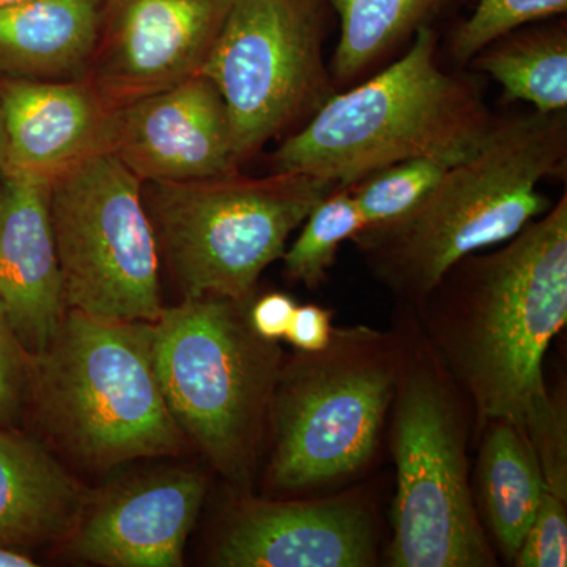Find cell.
<instances>
[{
    "mask_svg": "<svg viewBox=\"0 0 567 567\" xmlns=\"http://www.w3.org/2000/svg\"><path fill=\"white\" fill-rule=\"evenodd\" d=\"M487 256L465 257L415 308L464 391L475 435L492 420L524 425L547 398L543 363L567 322V197Z\"/></svg>",
    "mask_w": 567,
    "mask_h": 567,
    "instance_id": "obj_1",
    "label": "cell"
},
{
    "mask_svg": "<svg viewBox=\"0 0 567 567\" xmlns=\"http://www.w3.org/2000/svg\"><path fill=\"white\" fill-rule=\"evenodd\" d=\"M566 155L561 112L492 122L420 207L388 226L364 227L353 241L375 275L417 306L454 265L506 244L548 210L539 183L565 171Z\"/></svg>",
    "mask_w": 567,
    "mask_h": 567,
    "instance_id": "obj_2",
    "label": "cell"
},
{
    "mask_svg": "<svg viewBox=\"0 0 567 567\" xmlns=\"http://www.w3.org/2000/svg\"><path fill=\"white\" fill-rule=\"evenodd\" d=\"M393 330L399 368L390 413L398 491L388 566H496L470 481L472 405L412 305L404 303Z\"/></svg>",
    "mask_w": 567,
    "mask_h": 567,
    "instance_id": "obj_3",
    "label": "cell"
},
{
    "mask_svg": "<svg viewBox=\"0 0 567 567\" xmlns=\"http://www.w3.org/2000/svg\"><path fill=\"white\" fill-rule=\"evenodd\" d=\"M81 468L104 475L188 445L155 364L153 322H110L65 311L31 357L28 416Z\"/></svg>",
    "mask_w": 567,
    "mask_h": 567,
    "instance_id": "obj_4",
    "label": "cell"
},
{
    "mask_svg": "<svg viewBox=\"0 0 567 567\" xmlns=\"http://www.w3.org/2000/svg\"><path fill=\"white\" fill-rule=\"evenodd\" d=\"M436 43L424 25L399 61L333 93L275 152L274 173L350 188L391 164L480 144L492 125L486 106L472 85L440 69Z\"/></svg>",
    "mask_w": 567,
    "mask_h": 567,
    "instance_id": "obj_5",
    "label": "cell"
},
{
    "mask_svg": "<svg viewBox=\"0 0 567 567\" xmlns=\"http://www.w3.org/2000/svg\"><path fill=\"white\" fill-rule=\"evenodd\" d=\"M155 324L164 399L188 445L237 491L251 487L284 363L249 323V300L183 298Z\"/></svg>",
    "mask_w": 567,
    "mask_h": 567,
    "instance_id": "obj_6",
    "label": "cell"
},
{
    "mask_svg": "<svg viewBox=\"0 0 567 567\" xmlns=\"http://www.w3.org/2000/svg\"><path fill=\"white\" fill-rule=\"evenodd\" d=\"M398 368L394 330L365 324L334 328L324 349L284 361L268 416V487L308 494L361 472L379 446Z\"/></svg>",
    "mask_w": 567,
    "mask_h": 567,
    "instance_id": "obj_7",
    "label": "cell"
},
{
    "mask_svg": "<svg viewBox=\"0 0 567 567\" xmlns=\"http://www.w3.org/2000/svg\"><path fill=\"white\" fill-rule=\"evenodd\" d=\"M338 189L303 174L241 177L237 171L182 183H147L159 257L183 298L246 301L264 271L286 251L290 235Z\"/></svg>",
    "mask_w": 567,
    "mask_h": 567,
    "instance_id": "obj_8",
    "label": "cell"
},
{
    "mask_svg": "<svg viewBox=\"0 0 567 567\" xmlns=\"http://www.w3.org/2000/svg\"><path fill=\"white\" fill-rule=\"evenodd\" d=\"M66 311L110 322H155L163 311L159 249L144 183L107 151L50 182Z\"/></svg>",
    "mask_w": 567,
    "mask_h": 567,
    "instance_id": "obj_9",
    "label": "cell"
},
{
    "mask_svg": "<svg viewBox=\"0 0 567 567\" xmlns=\"http://www.w3.org/2000/svg\"><path fill=\"white\" fill-rule=\"evenodd\" d=\"M328 0H233L200 74L226 104L238 162L331 95L323 62Z\"/></svg>",
    "mask_w": 567,
    "mask_h": 567,
    "instance_id": "obj_10",
    "label": "cell"
},
{
    "mask_svg": "<svg viewBox=\"0 0 567 567\" xmlns=\"http://www.w3.org/2000/svg\"><path fill=\"white\" fill-rule=\"evenodd\" d=\"M233 0H106L91 82L114 110L199 74Z\"/></svg>",
    "mask_w": 567,
    "mask_h": 567,
    "instance_id": "obj_11",
    "label": "cell"
},
{
    "mask_svg": "<svg viewBox=\"0 0 567 567\" xmlns=\"http://www.w3.org/2000/svg\"><path fill=\"white\" fill-rule=\"evenodd\" d=\"M379 536L369 499L349 492L309 499L241 496L212 550L221 567H369Z\"/></svg>",
    "mask_w": 567,
    "mask_h": 567,
    "instance_id": "obj_12",
    "label": "cell"
},
{
    "mask_svg": "<svg viewBox=\"0 0 567 567\" xmlns=\"http://www.w3.org/2000/svg\"><path fill=\"white\" fill-rule=\"evenodd\" d=\"M104 151L142 183H182L237 171L233 128L204 74L111 111Z\"/></svg>",
    "mask_w": 567,
    "mask_h": 567,
    "instance_id": "obj_13",
    "label": "cell"
},
{
    "mask_svg": "<svg viewBox=\"0 0 567 567\" xmlns=\"http://www.w3.org/2000/svg\"><path fill=\"white\" fill-rule=\"evenodd\" d=\"M207 494L189 468H166L115 484L89 498L62 540L73 561L104 567H178Z\"/></svg>",
    "mask_w": 567,
    "mask_h": 567,
    "instance_id": "obj_14",
    "label": "cell"
},
{
    "mask_svg": "<svg viewBox=\"0 0 567 567\" xmlns=\"http://www.w3.org/2000/svg\"><path fill=\"white\" fill-rule=\"evenodd\" d=\"M0 300L31 357L48 346L66 311L50 182L10 169H0Z\"/></svg>",
    "mask_w": 567,
    "mask_h": 567,
    "instance_id": "obj_15",
    "label": "cell"
},
{
    "mask_svg": "<svg viewBox=\"0 0 567 567\" xmlns=\"http://www.w3.org/2000/svg\"><path fill=\"white\" fill-rule=\"evenodd\" d=\"M111 111L91 81H7L0 92L2 169L51 182L85 156L104 151Z\"/></svg>",
    "mask_w": 567,
    "mask_h": 567,
    "instance_id": "obj_16",
    "label": "cell"
},
{
    "mask_svg": "<svg viewBox=\"0 0 567 567\" xmlns=\"http://www.w3.org/2000/svg\"><path fill=\"white\" fill-rule=\"evenodd\" d=\"M89 492L40 440L0 427V547L62 543Z\"/></svg>",
    "mask_w": 567,
    "mask_h": 567,
    "instance_id": "obj_17",
    "label": "cell"
},
{
    "mask_svg": "<svg viewBox=\"0 0 567 567\" xmlns=\"http://www.w3.org/2000/svg\"><path fill=\"white\" fill-rule=\"evenodd\" d=\"M106 0H25L0 9V69L21 80H80L102 37Z\"/></svg>",
    "mask_w": 567,
    "mask_h": 567,
    "instance_id": "obj_18",
    "label": "cell"
},
{
    "mask_svg": "<svg viewBox=\"0 0 567 567\" xmlns=\"http://www.w3.org/2000/svg\"><path fill=\"white\" fill-rule=\"evenodd\" d=\"M477 435L480 516L486 518L499 554L513 563L539 506L543 473L524 425L498 417Z\"/></svg>",
    "mask_w": 567,
    "mask_h": 567,
    "instance_id": "obj_19",
    "label": "cell"
},
{
    "mask_svg": "<svg viewBox=\"0 0 567 567\" xmlns=\"http://www.w3.org/2000/svg\"><path fill=\"white\" fill-rule=\"evenodd\" d=\"M472 62L502 85L507 100L532 104L540 114L567 107L565 24L507 33Z\"/></svg>",
    "mask_w": 567,
    "mask_h": 567,
    "instance_id": "obj_20",
    "label": "cell"
},
{
    "mask_svg": "<svg viewBox=\"0 0 567 567\" xmlns=\"http://www.w3.org/2000/svg\"><path fill=\"white\" fill-rule=\"evenodd\" d=\"M339 18L333 80L352 81L456 0H328Z\"/></svg>",
    "mask_w": 567,
    "mask_h": 567,
    "instance_id": "obj_21",
    "label": "cell"
},
{
    "mask_svg": "<svg viewBox=\"0 0 567 567\" xmlns=\"http://www.w3.org/2000/svg\"><path fill=\"white\" fill-rule=\"evenodd\" d=\"M475 147L404 159L354 183L349 189L363 215L364 227L388 226L405 218L431 196L447 171Z\"/></svg>",
    "mask_w": 567,
    "mask_h": 567,
    "instance_id": "obj_22",
    "label": "cell"
},
{
    "mask_svg": "<svg viewBox=\"0 0 567 567\" xmlns=\"http://www.w3.org/2000/svg\"><path fill=\"white\" fill-rule=\"evenodd\" d=\"M301 233L284 251V274L290 282L315 289L324 281L336 254L353 240L365 223L349 188H338L312 208L301 224Z\"/></svg>",
    "mask_w": 567,
    "mask_h": 567,
    "instance_id": "obj_23",
    "label": "cell"
},
{
    "mask_svg": "<svg viewBox=\"0 0 567 567\" xmlns=\"http://www.w3.org/2000/svg\"><path fill=\"white\" fill-rule=\"evenodd\" d=\"M567 0H477L453 37L458 62H472L488 44L532 22L566 14Z\"/></svg>",
    "mask_w": 567,
    "mask_h": 567,
    "instance_id": "obj_24",
    "label": "cell"
},
{
    "mask_svg": "<svg viewBox=\"0 0 567 567\" xmlns=\"http://www.w3.org/2000/svg\"><path fill=\"white\" fill-rule=\"evenodd\" d=\"M535 450L544 491L567 499V421L565 399L550 394L528 413L524 423Z\"/></svg>",
    "mask_w": 567,
    "mask_h": 567,
    "instance_id": "obj_25",
    "label": "cell"
},
{
    "mask_svg": "<svg viewBox=\"0 0 567 567\" xmlns=\"http://www.w3.org/2000/svg\"><path fill=\"white\" fill-rule=\"evenodd\" d=\"M31 354L21 344L0 300V427L20 429L28 417Z\"/></svg>",
    "mask_w": 567,
    "mask_h": 567,
    "instance_id": "obj_26",
    "label": "cell"
},
{
    "mask_svg": "<svg viewBox=\"0 0 567 567\" xmlns=\"http://www.w3.org/2000/svg\"><path fill=\"white\" fill-rule=\"evenodd\" d=\"M517 567L567 565V499L544 491L513 561Z\"/></svg>",
    "mask_w": 567,
    "mask_h": 567,
    "instance_id": "obj_27",
    "label": "cell"
},
{
    "mask_svg": "<svg viewBox=\"0 0 567 567\" xmlns=\"http://www.w3.org/2000/svg\"><path fill=\"white\" fill-rule=\"evenodd\" d=\"M333 312L319 305L297 306L286 339L298 352H319L333 336Z\"/></svg>",
    "mask_w": 567,
    "mask_h": 567,
    "instance_id": "obj_28",
    "label": "cell"
},
{
    "mask_svg": "<svg viewBox=\"0 0 567 567\" xmlns=\"http://www.w3.org/2000/svg\"><path fill=\"white\" fill-rule=\"evenodd\" d=\"M290 295L271 292L249 305V323L260 338L276 341L286 338L290 320L297 308Z\"/></svg>",
    "mask_w": 567,
    "mask_h": 567,
    "instance_id": "obj_29",
    "label": "cell"
},
{
    "mask_svg": "<svg viewBox=\"0 0 567 567\" xmlns=\"http://www.w3.org/2000/svg\"><path fill=\"white\" fill-rule=\"evenodd\" d=\"M35 559L20 548L0 547V567H33Z\"/></svg>",
    "mask_w": 567,
    "mask_h": 567,
    "instance_id": "obj_30",
    "label": "cell"
},
{
    "mask_svg": "<svg viewBox=\"0 0 567 567\" xmlns=\"http://www.w3.org/2000/svg\"><path fill=\"white\" fill-rule=\"evenodd\" d=\"M3 162H6V144H3L2 123H0V169L3 167Z\"/></svg>",
    "mask_w": 567,
    "mask_h": 567,
    "instance_id": "obj_31",
    "label": "cell"
},
{
    "mask_svg": "<svg viewBox=\"0 0 567 567\" xmlns=\"http://www.w3.org/2000/svg\"><path fill=\"white\" fill-rule=\"evenodd\" d=\"M25 2V0H0V9L3 7L17 6V3Z\"/></svg>",
    "mask_w": 567,
    "mask_h": 567,
    "instance_id": "obj_32",
    "label": "cell"
}]
</instances>
